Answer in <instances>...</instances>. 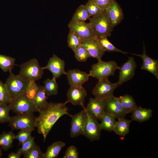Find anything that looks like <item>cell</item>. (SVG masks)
<instances>
[{"instance_id":"19","label":"cell","mask_w":158,"mask_h":158,"mask_svg":"<svg viewBox=\"0 0 158 158\" xmlns=\"http://www.w3.org/2000/svg\"><path fill=\"white\" fill-rule=\"evenodd\" d=\"M71 86H81L89 79L90 75L79 69L69 70L66 75Z\"/></svg>"},{"instance_id":"41","label":"cell","mask_w":158,"mask_h":158,"mask_svg":"<svg viewBox=\"0 0 158 158\" xmlns=\"http://www.w3.org/2000/svg\"><path fill=\"white\" fill-rule=\"evenodd\" d=\"M63 158H78V153L77 148L73 145L69 147L66 150Z\"/></svg>"},{"instance_id":"20","label":"cell","mask_w":158,"mask_h":158,"mask_svg":"<svg viewBox=\"0 0 158 158\" xmlns=\"http://www.w3.org/2000/svg\"><path fill=\"white\" fill-rule=\"evenodd\" d=\"M85 109L100 121L105 112L104 101L96 98H90Z\"/></svg>"},{"instance_id":"34","label":"cell","mask_w":158,"mask_h":158,"mask_svg":"<svg viewBox=\"0 0 158 158\" xmlns=\"http://www.w3.org/2000/svg\"><path fill=\"white\" fill-rule=\"evenodd\" d=\"M35 81L33 80L28 81L24 93L25 96L32 100L35 96L39 88V86Z\"/></svg>"},{"instance_id":"7","label":"cell","mask_w":158,"mask_h":158,"mask_svg":"<svg viewBox=\"0 0 158 158\" xmlns=\"http://www.w3.org/2000/svg\"><path fill=\"white\" fill-rule=\"evenodd\" d=\"M8 104L11 110L17 114L33 113L38 111L32 100L24 94L12 99Z\"/></svg>"},{"instance_id":"17","label":"cell","mask_w":158,"mask_h":158,"mask_svg":"<svg viewBox=\"0 0 158 158\" xmlns=\"http://www.w3.org/2000/svg\"><path fill=\"white\" fill-rule=\"evenodd\" d=\"M143 51L141 54H132L141 57L142 60L141 69L149 71L158 79V60L153 59L146 54L145 48L143 43Z\"/></svg>"},{"instance_id":"12","label":"cell","mask_w":158,"mask_h":158,"mask_svg":"<svg viewBox=\"0 0 158 158\" xmlns=\"http://www.w3.org/2000/svg\"><path fill=\"white\" fill-rule=\"evenodd\" d=\"M87 92L82 86H71L68 90L67 96V104L71 103L74 105H80L83 109L85 108L84 105L85 98L87 95Z\"/></svg>"},{"instance_id":"21","label":"cell","mask_w":158,"mask_h":158,"mask_svg":"<svg viewBox=\"0 0 158 158\" xmlns=\"http://www.w3.org/2000/svg\"><path fill=\"white\" fill-rule=\"evenodd\" d=\"M152 111L150 109L143 108L140 106L137 107L131 112L132 121L140 123L149 120L152 116Z\"/></svg>"},{"instance_id":"24","label":"cell","mask_w":158,"mask_h":158,"mask_svg":"<svg viewBox=\"0 0 158 158\" xmlns=\"http://www.w3.org/2000/svg\"><path fill=\"white\" fill-rule=\"evenodd\" d=\"M116 118L113 115L105 112L99 123L101 130L111 132L113 131L116 123Z\"/></svg>"},{"instance_id":"32","label":"cell","mask_w":158,"mask_h":158,"mask_svg":"<svg viewBox=\"0 0 158 158\" xmlns=\"http://www.w3.org/2000/svg\"><path fill=\"white\" fill-rule=\"evenodd\" d=\"M82 39L74 31L70 30L67 37L68 47L74 52L81 45Z\"/></svg>"},{"instance_id":"23","label":"cell","mask_w":158,"mask_h":158,"mask_svg":"<svg viewBox=\"0 0 158 158\" xmlns=\"http://www.w3.org/2000/svg\"><path fill=\"white\" fill-rule=\"evenodd\" d=\"M118 119L113 131L119 136H125L129 132V126L131 121L124 118Z\"/></svg>"},{"instance_id":"16","label":"cell","mask_w":158,"mask_h":158,"mask_svg":"<svg viewBox=\"0 0 158 158\" xmlns=\"http://www.w3.org/2000/svg\"><path fill=\"white\" fill-rule=\"evenodd\" d=\"M68 26L70 30L74 31L82 38H89L95 36L92 27L89 23L71 20Z\"/></svg>"},{"instance_id":"31","label":"cell","mask_w":158,"mask_h":158,"mask_svg":"<svg viewBox=\"0 0 158 158\" xmlns=\"http://www.w3.org/2000/svg\"><path fill=\"white\" fill-rule=\"evenodd\" d=\"M44 84L43 87L48 97L57 94L58 87L56 80L53 78H48L44 81Z\"/></svg>"},{"instance_id":"25","label":"cell","mask_w":158,"mask_h":158,"mask_svg":"<svg viewBox=\"0 0 158 158\" xmlns=\"http://www.w3.org/2000/svg\"><path fill=\"white\" fill-rule=\"evenodd\" d=\"M15 135L12 131L3 132L0 134V148L5 151L8 150L13 146Z\"/></svg>"},{"instance_id":"27","label":"cell","mask_w":158,"mask_h":158,"mask_svg":"<svg viewBox=\"0 0 158 158\" xmlns=\"http://www.w3.org/2000/svg\"><path fill=\"white\" fill-rule=\"evenodd\" d=\"M47 96L43 86H39V89L32 101L38 109L41 108L45 106L47 104Z\"/></svg>"},{"instance_id":"39","label":"cell","mask_w":158,"mask_h":158,"mask_svg":"<svg viewBox=\"0 0 158 158\" xmlns=\"http://www.w3.org/2000/svg\"><path fill=\"white\" fill-rule=\"evenodd\" d=\"M32 131L27 130H20L15 135V139L17 140L20 145H22L31 137Z\"/></svg>"},{"instance_id":"15","label":"cell","mask_w":158,"mask_h":158,"mask_svg":"<svg viewBox=\"0 0 158 158\" xmlns=\"http://www.w3.org/2000/svg\"><path fill=\"white\" fill-rule=\"evenodd\" d=\"M81 44L87 50L91 57L98 61L102 60L105 51L101 49L97 37L94 36L89 38H82Z\"/></svg>"},{"instance_id":"26","label":"cell","mask_w":158,"mask_h":158,"mask_svg":"<svg viewBox=\"0 0 158 158\" xmlns=\"http://www.w3.org/2000/svg\"><path fill=\"white\" fill-rule=\"evenodd\" d=\"M118 98L127 114L131 113L137 107L134 98L131 95L126 94L118 97Z\"/></svg>"},{"instance_id":"13","label":"cell","mask_w":158,"mask_h":158,"mask_svg":"<svg viewBox=\"0 0 158 158\" xmlns=\"http://www.w3.org/2000/svg\"><path fill=\"white\" fill-rule=\"evenodd\" d=\"M136 64L133 57H129L128 60L119 67V79L116 83L120 85L131 79L134 75Z\"/></svg>"},{"instance_id":"40","label":"cell","mask_w":158,"mask_h":158,"mask_svg":"<svg viewBox=\"0 0 158 158\" xmlns=\"http://www.w3.org/2000/svg\"><path fill=\"white\" fill-rule=\"evenodd\" d=\"M36 145L35 142V138L32 136L21 145V147L18 151L22 155H23L30 150Z\"/></svg>"},{"instance_id":"36","label":"cell","mask_w":158,"mask_h":158,"mask_svg":"<svg viewBox=\"0 0 158 158\" xmlns=\"http://www.w3.org/2000/svg\"><path fill=\"white\" fill-rule=\"evenodd\" d=\"M11 109L9 104H0V123L9 122Z\"/></svg>"},{"instance_id":"10","label":"cell","mask_w":158,"mask_h":158,"mask_svg":"<svg viewBox=\"0 0 158 158\" xmlns=\"http://www.w3.org/2000/svg\"><path fill=\"white\" fill-rule=\"evenodd\" d=\"M71 117L70 136L74 138L83 135L87 118L85 108Z\"/></svg>"},{"instance_id":"11","label":"cell","mask_w":158,"mask_h":158,"mask_svg":"<svg viewBox=\"0 0 158 158\" xmlns=\"http://www.w3.org/2000/svg\"><path fill=\"white\" fill-rule=\"evenodd\" d=\"M103 101L105 112L117 119L125 118L127 113L123 108L118 97L113 95Z\"/></svg>"},{"instance_id":"3","label":"cell","mask_w":158,"mask_h":158,"mask_svg":"<svg viewBox=\"0 0 158 158\" xmlns=\"http://www.w3.org/2000/svg\"><path fill=\"white\" fill-rule=\"evenodd\" d=\"M119 68L114 61H104L101 60L92 66L89 75L98 80L108 78L109 76L113 75L116 71Z\"/></svg>"},{"instance_id":"6","label":"cell","mask_w":158,"mask_h":158,"mask_svg":"<svg viewBox=\"0 0 158 158\" xmlns=\"http://www.w3.org/2000/svg\"><path fill=\"white\" fill-rule=\"evenodd\" d=\"M28 81L18 75L10 72L5 84L12 99L24 94Z\"/></svg>"},{"instance_id":"30","label":"cell","mask_w":158,"mask_h":158,"mask_svg":"<svg viewBox=\"0 0 158 158\" xmlns=\"http://www.w3.org/2000/svg\"><path fill=\"white\" fill-rule=\"evenodd\" d=\"M97 39L101 49L105 52H117L123 54L128 53L116 47L110 42L106 36L99 37Z\"/></svg>"},{"instance_id":"9","label":"cell","mask_w":158,"mask_h":158,"mask_svg":"<svg viewBox=\"0 0 158 158\" xmlns=\"http://www.w3.org/2000/svg\"><path fill=\"white\" fill-rule=\"evenodd\" d=\"M86 111L87 120L83 135L91 141L99 140L102 130L98 120L89 112L86 110Z\"/></svg>"},{"instance_id":"44","label":"cell","mask_w":158,"mask_h":158,"mask_svg":"<svg viewBox=\"0 0 158 158\" xmlns=\"http://www.w3.org/2000/svg\"><path fill=\"white\" fill-rule=\"evenodd\" d=\"M2 155V153L1 150V149L0 148V158H1Z\"/></svg>"},{"instance_id":"42","label":"cell","mask_w":158,"mask_h":158,"mask_svg":"<svg viewBox=\"0 0 158 158\" xmlns=\"http://www.w3.org/2000/svg\"><path fill=\"white\" fill-rule=\"evenodd\" d=\"M114 0H92L102 10H106Z\"/></svg>"},{"instance_id":"37","label":"cell","mask_w":158,"mask_h":158,"mask_svg":"<svg viewBox=\"0 0 158 158\" xmlns=\"http://www.w3.org/2000/svg\"><path fill=\"white\" fill-rule=\"evenodd\" d=\"M43 153L40 147L36 145L23 155L24 158H42Z\"/></svg>"},{"instance_id":"2","label":"cell","mask_w":158,"mask_h":158,"mask_svg":"<svg viewBox=\"0 0 158 158\" xmlns=\"http://www.w3.org/2000/svg\"><path fill=\"white\" fill-rule=\"evenodd\" d=\"M89 23L92 25L95 36L110 37L113 28L106 10H102L99 14L90 18Z\"/></svg>"},{"instance_id":"8","label":"cell","mask_w":158,"mask_h":158,"mask_svg":"<svg viewBox=\"0 0 158 158\" xmlns=\"http://www.w3.org/2000/svg\"><path fill=\"white\" fill-rule=\"evenodd\" d=\"M118 86L116 83H112L108 78L100 80L93 89L92 93L95 98L104 100L113 95L114 90Z\"/></svg>"},{"instance_id":"22","label":"cell","mask_w":158,"mask_h":158,"mask_svg":"<svg viewBox=\"0 0 158 158\" xmlns=\"http://www.w3.org/2000/svg\"><path fill=\"white\" fill-rule=\"evenodd\" d=\"M65 143L58 141L53 143L47 147L44 153L42 158H56L61 149L65 146Z\"/></svg>"},{"instance_id":"38","label":"cell","mask_w":158,"mask_h":158,"mask_svg":"<svg viewBox=\"0 0 158 158\" xmlns=\"http://www.w3.org/2000/svg\"><path fill=\"white\" fill-rule=\"evenodd\" d=\"M85 6L90 17H93L100 14L102 11L93 1L89 0Z\"/></svg>"},{"instance_id":"43","label":"cell","mask_w":158,"mask_h":158,"mask_svg":"<svg viewBox=\"0 0 158 158\" xmlns=\"http://www.w3.org/2000/svg\"><path fill=\"white\" fill-rule=\"evenodd\" d=\"M21 154L18 152L16 153L12 152L8 155V158H20V157Z\"/></svg>"},{"instance_id":"5","label":"cell","mask_w":158,"mask_h":158,"mask_svg":"<svg viewBox=\"0 0 158 158\" xmlns=\"http://www.w3.org/2000/svg\"><path fill=\"white\" fill-rule=\"evenodd\" d=\"M37 118L33 113L17 114L11 117L9 126L12 130H29L34 131L36 126Z\"/></svg>"},{"instance_id":"4","label":"cell","mask_w":158,"mask_h":158,"mask_svg":"<svg viewBox=\"0 0 158 158\" xmlns=\"http://www.w3.org/2000/svg\"><path fill=\"white\" fill-rule=\"evenodd\" d=\"M19 66L20 69L18 75L28 81L38 80L41 78L44 73L43 67L40 66L36 59H31Z\"/></svg>"},{"instance_id":"1","label":"cell","mask_w":158,"mask_h":158,"mask_svg":"<svg viewBox=\"0 0 158 158\" xmlns=\"http://www.w3.org/2000/svg\"><path fill=\"white\" fill-rule=\"evenodd\" d=\"M64 103L48 102L42 108L39 109V115L37 118L36 128L38 132L43 136L44 141L52 128L61 117L67 115L72 116L68 113V109Z\"/></svg>"},{"instance_id":"28","label":"cell","mask_w":158,"mask_h":158,"mask_svg":"<svg viewBox=\"0 0 158 158\" xmlns=\"http://www.w3.org/2000/svg\"><path fill=\"white\" fill-rule=\"evenodd\" d=\"M16 59L0 54V68L5 72H10L16 65Z\"/></svg>"},{"instance_id":"35","label":"cell","mask_w":158,"mask_h":158,"mask_svg":"<svg viewBox=\"0 0 158 158\" xmlns=\"http://www.w3.org/2000/svg\"><path fill=\"white\" fill-rule=\"evenodd\" d=\"M75 57L79 62H84L91 57L87 50L81 45L74 51Z\"/></svg>"},{"instance_id":"29","label":"cell","mask_w":158,"mask_h":158,"mask_svg":"<svg viewBox=\"0 0 158 158\" xmlns=\"http://www.w3.org/2000/svg\"><path fill=\"white\" fill-rule=\"evenodd\" d=\"M91 17L87 11L85 5L79 6L74 13L71 21L76 22H85L89 20Z\"/></svg>"},{"instance_id":"14","label":"cell","mask_w":158,"mask_h":158,"mask_svg":"<svg viewBox=\"0 0 158 158\" xmlns=\"http://www.w3.org/2000/svg\"><path fill=\"white\" fill-rule=\"evenodd\" d=\"M65 66L64 61L54 54L49 59L47 65L43 68L44 70L47 69L53 75V78L56 80L61 75H66V72L64 70Z\"/></svg>"},{"instance_id":"18","label":"cell","mask_w":158,"mask_h":158,"mask_svg":"<svg viewBox=\"0 0 158 158\" xmlns=\"http://www.w3.org/2000/svg\"><path fill=\"white\" fill-rule=\"evenodd\" d=\"M106 10L113 28L118 25L124 18L123 10L115 0H113Z\"/></svg>"},{"instance_id":"33","label":"cell","mask_w":158,"mask_h":158,"mask_svg":"<svg viewBox=\"0 0 158 158\" xmlns=\"http://www.w3.org/2000/svg\"><path fill=\"white\" fill-rule=\"evenodd\" d=\"M12 100L6 84L0 80V104H8Z\"/></svg>"}]
</instances>
